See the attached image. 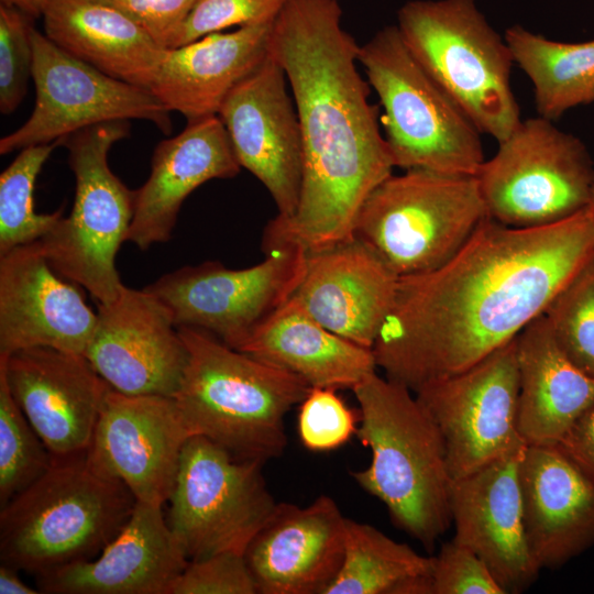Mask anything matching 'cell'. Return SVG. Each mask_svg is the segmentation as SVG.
I'll return each instance as SVG.
<instances>
[{
	"label": "cell",
	"mask_w": 594,
	"mask_h": 594,
	"mask_svg": "<svg viewBox=\"0 0 594 594\" xmlns=\"http://www.w3.org/2000/svg\"><path fill=\"white\" fill-rule=\"evenodd\" d=\"M432 594H506L487 565L453 539L433 557Z\"/></svg>",
	"instance_id": "f35d334b"
},
{
	"label": "cell",
	"mask_w": 594,
	"mask_h": 594,
	"mask_svg": "<svg viewBox=\"0 0 594 594\" xmlns=\"http://www.w3.org/2000/svg\"><path fill=\"white\" fill-rule=\"evenodd\" d=\"M45 35L72 56L125 82L151 88L166 48L99 0H48Z\"/></svg>",
	"instance_id": "f1b7e54d"
},
{
	"label": "cell",
	"mask_w": 594,
	"mask_h": 594,
	"mask_svg": "<svg viewBox=\"0 0 594 594\" xmlns=\"http://www.w3.org/2000/svg\"><path fill=\"white\" fill-rule=\"evenodd\" d=\"M53 462L0 372V508L38 480Z\"/></svg>",
	"instance_id": "d6a6232c"
},
{
	"label": "cell",
	"mask_w": 594,
	"mask_h": 594,
	"mask_svg": "<svg viewBox=\"0 0 594 594\" xmlns=\"http://www.w3.org/2000/svg\"><path fill=\"white\" fill-rule=\"evenodd\" d=\"M590 209L593 213V217H594V188H593V195H592V200H591V204H590Z\"/></svg>",
	"instance_id": "ee69618b"
},
{
	"label": "cell",
	"mask_w": 594,
	"mask_h": 594,
	"mask_svg": "<svg viewBox=\"0 0 594 594\" xmlns=\"http://www.w3.org/2000/svg\"><path fill=\"white\" fill-rule=\"evenodd\" d=\"M35 107L24 124L0 140V154L47 144L99 123L141 119L169 134V110L148 90L116 79L32 30Z\"/></svg>",
	"instance_id": "4fadbf2b"
},
{
	"label": "cell",
	"mask_w": 594,
	"mask_h": 594,
	"mask_svg": "<svg viewBox=\"0 0 594 594\" xmlns=\"http://www.w3.org/2000/svg\"><path fill=\"white\" fill-rule=\"evenodd\" d=\"M488 217L509 227L559 222L590 207L594 162L585 144L542 117L521 120L476 175Z\"/></svg>",
	"instance_id": "30bf717a"
},
{
	"label": "cell",
	"mask_w": 594,
	"mask_h": 594,
	"mask_svg": "<svg viewBox=\"0 0 594 594\" xmlns=\"http://www.w3.org/2000/svg\"><path fill=\"white\" fill-rule=\"evenodd\" d=\"M337 391L310 387L299 404L297 429L307 450L332 451L356 435L360 415L344 403Z\"/></svg>",
	"instance_id": "e575fe53"
},
{
	"label": "cell",
	"mask_w": 594,
	"mask_h": 594,
	"mask_svg": "<svg viewBox=\"0 0 594 594\" xmlns=\"http://www.w3.org/2000/svg\"><path fill=\"white\" fill-rule=\"evenodd\" d=\"M191 433L173 397L110 389L86 460L98 473L123 482L135 499L166 503Z\"/></svg>",
	"instance_id": "9a60e30c"
},
{
	"label": "cell",
	"mask_w": 594,
	"mask_h": 594,
	"mask_svg": "<svg viewBox=\"0 0 594 594\" xmlns=\"http://www.w3.org/2000/svg\"><path fill=\"white\" fill-rule=\"evenodd\" d=\"M123 12L160 46L173 43L199 0H99Z\"/></svg>",
	"instance_id": "ab89813d"
},
{
	"label": "cell",
	"mask_w": 594,
	"mask_h": 594,
	"mask_svg": "<svg viewBox=\"0 0 594 594\" xmlns=\"http://www.w3.org/2000/svg\"><path fill=\"white\" fill-rule=\"evenodd\" d=\"M244 554L220 552L190 560L170 583L167 594H256Z\"/></svg>",
	"instance_id": "74e56055"
},
{
	"label": "cell",
	"mask_w": 594,
	"mask_h": 594,
	"mask_svg": "<svg viewBox=\"0 0 594 594\" xmlns=\"http://www.w3.org/2000/svg\"><path fill=\"white\" fill-rule=\"evenodd\" d=\"M310 387L350 388L376 372L372 349L323 327L290 297L238 349Z\"/></svg>",
	"instance_id": "83f0119b"
},
{
	"label": "cell",
	"mask_w": 594,
	"mask_h": 594,
	"mask_svg": "<svg viewBox=\"0 0 594 594\" xmlns=\"http://www.w3.org/2000/svg\"><path fill=\"white\" fill-rule=\"evenodd\" d=\"M514 63L532 84L539 117L554 121L594 103V38L560 42L515 24L504 34Z\"/></svg>",
	"instance_id": "f546056e"
},
{
	"label": "cell",
	"mask_w": 594,
	"mask_h": 594,
	"mask_svg": "<svg viewBox=\"0 0 594 594\" xmlns=\"http://www.w3.org/2000/svg\"><path fill=\"white\" fill-rule=\"evenodd\" d=\"M519 477L524 530L539 570L594 546V481L558 446H526Z\"/></svg>",
	"instance_id": "cb8c5ba5"
},
{
	"label": "cell",
	"mask_w": 594,
	"mask_h": 594,
	"mask_svg": "<svg viewBox=\"0 0 594 594\" xmlns=\"http://www.w3.org/2000/svg\"><path fill=\"white\" fill-rule=\"evenodd\" d=\"M398 280L371 248L353 237L307 252L292 297L330 331L372 349L393 307Z\"/></svg>",
	"instance_id": "7402d4cb"
},
{
	"label": "cell",
	"mask_w": 594,
	"mask_h": 594,
	"mask_svg": "<svg viewBox=\"0 0 594 594\" xmlns=\"http://www.w3.org/2000/svg\"><path fill=\"white\" fill-rule=\"evenodd\" d=\"M410 53L463 110L481 133L497 143L521 121L512 88V52L476 0H411L396 24Z\"/></svg>",
	"instance_id": "8992f818"
},
{
	"label": "cell",
	"mask_w": 594,
	"mask_h": 594,
	"mask_svg": "<svg viewBox=\"0 0 594 594\" xmlns=\"http://www.w3.org/2000/svg\"><path fill=\"white\" fill-rule=\"evenodd\" d=\"M556 446L594 481V402Z\"/></svg>",
	"instance_id": "60d3db41"
},
{
	"label": "cell",
	"mask_w": 594,
	"mask_h": 594,
	"mask_svg": "<svg viewBox=\"0 0 594 594\" xmlns=\"http://www.w3.org/2000/svg\"><path fill=\"white\" fill-rule=\"evenodd\" d=\"M516 339L415 393L437 425L452 480L527 446L518 431Z\"/></svg>",
	"instance_id": "5bb4252c"
},
{
	"label": "cell",
	"mask_w": 594,
	"mask_h": 594,
	"mask_svg": "<svg viewBox=\"0 0 594 594\" xmlns=\"http://www.w3.org/2000/svg\"><path fill=\"white\" fill-rule=\"evenodd\" d=\"M433 557L346 518L342 564L323 594H432Z\"/></svg>",
	"instance_id": "4dcf8cb0"
},
{
	"label": "cell",
	"mask_w": 594,
	"mask_h": 594,
	"mask_svg": "<svg viewBox=\"0 0 594 594\" xmlns=\"http://www.w3.org/2000/svg\"><path fill=\"white\" fill-rule=\"evenodd\" d=\"M84 356L119 393L173 398L188 363V350L165 305L145 288L127 286L113 301L98 304Z\"/></svg>",
	"instance_id": "e0dca14e"
},
{
	"label": "cell",
	"mask_w": 594,
	"mask_h": 594,
	"mask_svg": "<svg viewBox=\"0 0 594 594\" xmlns=\"http://www.w3.org/2000/svg\"><path fill=\"white\" fill-rule=\"evenodd\" d=\"M286 0H199L180 28L172 48L231 26L273 22Z\"/></svg>",
	"instance_id": "8d00e7d4"
},
{
	"label": "cell",
	"mask_w": 594,
	"mask_h": 594,
	"mask_svg": "<svg viewBox=\"0 0 594 594\" xmlns=\"http://www.w3.org/2000/svg\"><path fill=\"white\" fill-rule=\"evenodd\" d=\"M65 139L25 147L0 175V255L34 243L63 217L62 210L37 213L34 186L44 163Z\"/></svg>",
	"instance_id": "1f68e13d"
},
{
	"label": "cell",
	"mask_w": 594,
	"mask_h": 594,
	"mask_svg": "<svg viewBox=\"0 0 594 594\" xmlns=\"http://www.w3.org/2000/svg\"><path fill=\"white\" fill-rule=\"evenodd\" d=\"M356 436L372 459L352 476L388 509L393 521L431 550L452 525L443 438L413 391L373 373L352 388Z\"/></svg>",
	"instance_id": "3957f363"
},
{
	"label": "cell",
	"mask_w": 594,
	"mask_h": 594,
	"mask_svg": "<svg viewBox=\"0 0 594 594\" xmlns=\"http://www.w3.org/2000/svg\"><path fill=\"white\" fill-rule=\"evenodd\" d=\"M487 217L476 176L409 169L370 194L354 237L400 278L446 263Z\"/></svg>",
	"instance_id": "ba28073f"
},
{
	"label": "cell",
	"mask_w": 594,
	"mask_h": 594,
	"mask_svg": "<svg viewBox=\"0 0 594 594\" xmlns=\"http://www.w3.org/2000/svg\"><path fill=\"white\" fill-rule=\"evenodd\" d=\"M262 465L202 436L189 437L166 518L188 561L220 552L244 554L278 504Z\"/></svg>",
	"instance_id": "8fae6325"
},
{
	"label": "cell",
	"mask_w": 594,
	"mask_h": 594,
	"mask_svg": "<svg viewBox=\"0 0 594 594\" xmlns=\"http://www.w3.org/2000/svg\"><path fill=\"white\" fill-rule=\"evenodd\" d=\"M218 117L241 167L267 189L277 217L289 219L302 183V140L287 78L271 53L226 97Z\"/></svg>",
	"instance_id": "2e32d148"
},
{
	"label": "cell",
	"mask_w": 594,
	"mask_h": 594,
	"mask_svg": "<svg viewBox=\"0 0 594 594\" xmlns=\"http://www.w3.org/2000/svg\"><path fill=\"white\" fill-rule=\"evenodd\" d=\"M543 316L564 354L594 376V257L554 296Z\"/></svg>",
	"instance_id": "836d02e7"
},
{
	"label": "cell",
	"mask_w": 594,
	"mask_h": 594,
	"mask_svg": "<svg viewBox=\"0 0 594 594\" xmlns=\"http://www.w3.org/2000/svg\"><path fill=\"white\" fill-rule=\"evenodd\" d=\"M359 48L338 0H286L272 23L270 53L293 92L304 166L296 212L272 219L266 238L306 252L352 239L364 201L393 174Z\"/></svg>",
	"instance_id": "7a4b0ae2"
},
{
	"label": "cell",
	"mask_w": 594,
	"mask_h": 594,
	"mask_svg": "<svg viewBox=\"0 0 594 594\" xmlns=\"http://www.w3.org/2000/svg\"><path fill=\"white\" fill-rule=\"evenodd\" d=\"M358 59L383 108L395 167L477 175L485 161L482 133L414 57L396 24L360 45Z\"/></svg>",
	"instance_id": "52a82bcc"
},
{
	"label": "cell",
	"mask_w": 594,
	"mask_h": 594,
	"mask_svg": "<svg viewBox=\"0 0 594 594\" xmlns=\"http://www.w3.org/2000/svg\"><path fill=\"white\" fill-rule=\"evenodd\" d=\"M518 431L527 446H554L594 402V376L557 343L543 314L516 338Z\"/></svg>",
	"instance_id": "4316f807"
},
{
	"label": "cell",
	"mask_w": 594,
	"mask_h": 594,
	"mask_svg": "<svg viewBox=\"0 0 594 594\" xmlns=\"http://www.w3.org/2000/svg\"><path fill=\"white\" fill-rule=\"evenodd\" d=\"M129 134L125 120L99 123L67 136L68 163L75 175L72 212L36 243L51 266L84 287L98 301H113L123 288L116 255L134 213L135 190L108 165L111 146Z\"/></svg>",
	"instance_id": "9c48e42d"
},
{
	"label": "cell",
	"mask_w": 594,
	"mask_h": 594,
	"mask_svg": "<svg viewBox=\"0 0 594 594\" xmlns=\"http://www.w3.org/2000/svg\"><path fill=\"white\" fill-rule=\"evenodd\" d=\"M593 257L590 207L530 228L487 217L446 263L399 278L372 348L377 369L416 392L473 366L516 339Z\"/></svg>",
	"instance_id": "6da1fadb"
},
{
	"label": "cell",
	"mask_w": 594,
	"mask_h": 594,
	"mask_svg": "<svg viewBox=\"0 0 594 594\" xmlns=\"http://www.w3.org/2000/svg\"><path fill=\"white\" fill-rule=\"evenodd\" d=\"M346 518L320 495L306 507L278 503L244 558L261 594H323L342 564Z\"/></svg>",
	"instance_id": "44dd1931"
},
{
	"label": "cell",
	"mask_w": 594,
	"mask_h": 594,
	"mask_svg": "<svg viewBox=\"0 0 594 594\" xmlns=\"http://www.w3.org/2000/svg\"><path fill=\"white\" fill-rule=\"evenodd\" d=\"M229 134L218 116L189 121L155 147L151 174L135 190L127 241L141 250L172 237L184 200L200 185L240 172Z\"/></svg>",
	"instance_id": "d4e9b609"
},
{
	"label": "cell",
	"mask_w": 594,
	"mask_h": 594,
	"mask_svg": "<svg viewBox=\"0 0 594 594\" xmlns=\"http://www.w3.org/2000/svg\"><path fill=\"white\" fill-rule=\"evenodd\" d=\"M34 21L15 7L0 3V111L13 112L32 76Z\"/></svg>",
	"instance_id": "d590c367"
},
{
	"label": "cell",
	"mask_w": 594,
	"mask_h": 594,
	"mask_svg": "<svg viewBox=\"0 0 594 594\" xmlns=\"http://www.w3.org/2000/svg\"><path fill=\"white\" fill-rule=\"evenodd\" d=\"M188 559L162 505L136 501L122 530L95 558L36 576L46 594H167Z\"/></svg>",
	"instance_id": "603a6c76"
},
{
	"label": "cell",
	"mask_w": 594,
	"mask_h": 594,
	"mask_svg": "<svg viewBox=\"0 0 594 594\" xmlns=\"http://www.w3.org/2000/svg\"><path fill=\"white\" fill-rule=\"evenodd\" d=\"M48 0H1V3L12 6L36 20L43 15Z\"/></svg>",
	"instance_id": "7bdbcfd3"
},
{
	"label": "cell",
	"mask_w": 594,
	"mask_h": 594,
	"mask_svg": "<svg viewBox=\"0 0 594 594\" xmlns=\"http://www.w3.org/2000/svg\"><path fill=\"white\" fill-rule=\"evenodd\" d=\"M36 242L0 255V358L46 346L84 355L97 314Z\"/></svg>",
	"instance_id": "ffe728a7"
},
{
	"label": "cell",
	"mask_w": 594,
	"mask_h": 594,
	"mask_svg": "<svg viewBox=\"0 0 594 594\" xmlns=\"http://www.w3.org/2000/svg\"><path fill=\"white\" fill-rule=\"evenodd\" d=\"M0 372L54 459L87 452L111 386L84 355L29 348L0 358Z\"/></svg>",
	"instance_id": "ac0fdd59"
},
{
	"label": "cell",
	"mask_w": 594,
	"mask_h": 594,
	"mask_svg": "<svg viewBox=\"0 0 594 594\" xmlns=\"http://www.w3.org/2000/svg\"><path fill=\"white\" fill-rule=\"evenodd\" d=\"M526 446L452 480L453 540L473 551L506 594L520 593L539 573L526 540L519 477Z\"/></svg>",
	"instance_id": "d6986e66"
},
{
	"label": "cell",
	"mask_w": 594,
	"mask_h": 594,
	"mask_svg": "<svg viewBox=\"0 0 594 594\" xmlns=\"http://www.w3.org/2000/svg\"><path fill=\"white\" fill-rule=\"evenodd\" d=\"M14 566L6 563L0 565V594H36L40 593L37 588H33L26 585Z\"/></svg>",
	"instance_id": "b9f144b4"
},
{
	"label": "cell",
	"mask_w": 594,
	"mask_h": 594,
	"mask_svg": "<svg viewBox=\"0 0 594 594\" xmlns=\"http://www.w3.org/2000/svg\"><path fill=\"white\" fill-rule=\"evenodd\" d=\"M265 258L246 268L216 261L184 266L144 287L168 309L175 326L208 332L238 350L294 294L307 252L263 239Z\"/></svg>",
	"instance_id": "7c38bea8"
},
{
	"label": "cell",
	"mask_w": 594,
	"mask_h": 594,
	"mask_svg": "<svg viewBox=\"0 0 594 594\" xmlns=\"http://www.w3.org/2000/svg\"><path fill=\"white\" fill-rule=\"evenodd\" d=\"M272 23L215 32L166 48L150 91L188 122L218 116L229 92L268 55Z\"/></svg>",
	"instance_id": "484cf974"
},
{
	"label": "cell",
	"mask_w": 594,
	"mask_h": 594,
	"mask_svg": "<svg viewBox=\"0 0 594 594\" xmlns=\"http://www.w3.org/2000/svg\"><path fill=\"white\" fill-rule=\"evenodd\" d=\"M136 499L95 471L86 453L54 459L0 509V559L36 576L97 557L122 530Z\"/></svg>",
	"instance_id": "5b68a950"
},
{
	"label": "cell",
	"mask_w": 594,
	"mask_h": 594,
	"mask_svg": "<svg viewBox=\"0 0 594 594\" xmlns=\"http://www.w3.org/2000/svg\"><path fill=\"white\" fill-rule=\"evenodd\" d=\"M188 363L174 397L191 436L262 463L286 448L284 419L310 386L298 376L230 348L212 334L178 327Z\"/></svg>",
	"instance_id": "277c9868"
}]
</instances>
